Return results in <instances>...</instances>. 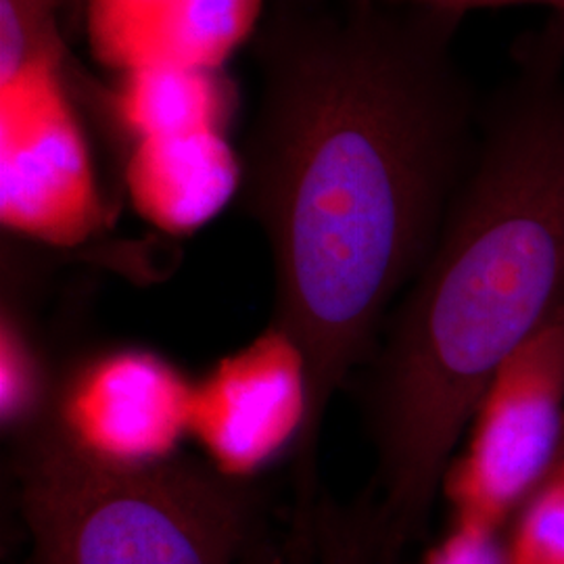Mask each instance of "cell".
Here are the masks:
<instances>
[{
	"label": "cell",
	"mask_w": 564,
	"mask_h": 564,
	"mask_svg": "<svg viewBox=\"0 0 564 564\" xmlns=\"http://www.w3.org/2000/svg\"><path fill=\"white\" fill-rule=\"evenodd\" d=\"M463 18L398 0H272L239 197L262 228L274 323L305 375L295 510L323 489L330 402L372 358L473 160L479 120L452 53Z\"/></svg>",
	"instance_id": "obj_1"
},
{
	"label": "cell",
	"mask_w": 564,
	"mask_h": 564,
	"mask_svg": "<svg viewBox=\"0 0 564 564\" xmlns=\"http://www.w3.org/2000/svg\"><path fill=\"white\" fill-rule=\"evenodd\" d=\"M564 305V15L533 36L440 237L368 360V489L395 550L421 538L506 360Z\"/></svg>",
	"instance_id": "obj_2"
},
{
	"label": "cell",
	"mask_w": 564,
	"mask_h": 564,
	"mask_svg": "<svg viewBox=\"0 0 564 564\" xmlns=\"http://www.w3.org/2000/svg\"><path fill=\"white\" fill-rule=\"evenodd\" d=\"M13 475L32 564H239L262 538L249 477L176 454L107 458L53 414L15 433Z\"/></svg>",
	"instance_id": "obj_3"
},
{
	"label": "cell",
	"mask_w": 564,
	"mask_h": 564,
	"mask_svg": "<svg viewBox=\"0 0 564 564\" xmlns=\"http://www.w3.org/2000/svg\"><path fill=\"white\" fill-rule=\"evenodd\" d=\"M564 433V305L487 387L444 489L454 523L500 531L542 489Z\"/></svg>",
	"instance_id": "obj_4"
},
{
	"label": "cell",
	"mask_w": 564,
	"mask_h": 564,
	"mask_svg": "<svg viewBox=\"0 0 564 564\" xmlns=\"http://www.w3.org/2000/svg\"><path fill=\"white\" fill-rule=\"evenodd\" d=\"M42 67L0 90V214L7 235L80 245L109 220L69 65Z\"/></svg>",
	"instance_id": "obj_5"
},
{
	"label": "cell",
	"mask_w": 564,
	"mask_h": 564,
	"mask_svg": "<svg viewBox=\"0 0 564 564\" xmlns=\"http://www.w3.org/2000/svg\"><path fill=\"white\" fill-rule=\"evenodd\" d=\"M193 389L153 354L116 351L55 387L53 416L80 444L116 460L174 454L191 426Z\"/></svg>",
	"instance_id": "obj_6"
},
{
	"label": "cell",
	"mask_w": 564,
	"mask_h": 564,
	"mask_svg": "<svg viewBox=\"0 0 564 564\" xmlns=\"http://www.w3.org/2000/svg\"><path fill=\"white\" fill-rule=\"evenodd\" d=\"M303 416L302 358L274 328L193 389L191 429L212 463L237 477H249L282 445L295 444Z\"/></svg>",
	"instance_id": "obj_7"
},
{
	"label": "cell",
	"mask_w": 564,
	"mask_h": 564,
	"mask_svg": "<svg viewBox=\"0 0 564 564\" xmlns=\"http://www.w3.org/2000/svg\"><path fill=\"white\" fill-rule=\"evenodd\" d=\"M265 0H86L93 59L120 74L149 67L223 69L263 20Z\"/></svg>",
	"instance_id": "obj_8"
},
{
	"label": "cell",
	"mask_w": 564,
	"mask_h": 564,
	"mask_svg": "<svg viewBox=\"0 0 564 564\" xmlns=\"http://www.w3.org/2000/svg\"><path fill=\"white\" fill-rule=\"evenodd\" d=\"M69 86L118 141L126 158L147 139L193 132L226 134L239 113V88L230 74L203 67H149L120 74L107 88L84 69L69 67Z\"/></svg>",
	"instance_id": "obj_9"
},
{
	"label": "cell",
	"mask_w": 564,
	"mask_h": 564,
	"mask_svg": "<svg viewBox=\"0 0 564 564\" xmlns=\"http://www.w3.org/2000/svg\"><path fill=\"white\" fill-rule=\"evenodd\" d=\"M241 178V155L220 132L147 139L126 158L132 205L170 235L209 223L239 195Z\"/></svg>",
	"instance_id": "obj_10"
},
{
	"label": "cell",
	"mask_w": 564,
	"mask_h": 564,
	"mask_svg": "<svg viewBox=\"0 0 564 564\" xmlns=\"http://www.w3.org/2000/svg\"><path fill=\"white\" fill-rule=\"evenodd\" d=\"M508 564H564V479L545 484L521 510Z\"/></svg>",
	"instance_id": "obj_11"
},
{
	"label": "cell",
	"mask_w": 564,
	"mask_h": 564,
	"mask_svg": "<svg viewBox=\"0 0 564 564\" xmlns=\"http://www.w3.org/2000/svg\"><path fill=\"white\" fill-rule=\"evenodd\" d=\"M424 564H508V554L500 531L454 523L444 542L431 550Z\"/></svg>",
	"instance_id": "obj_12"
},
{
	"label": "cell",
	"mask_w": 564,
	"mask_h": 564,
	"mask_svg": "<svg viewBox=\"0 0 564 564\" xmlns=\"http://www.w3.org/2000/svg\"><path fill=\"white\" fill-rule=\"evenodd\" d=\"M239 564H316L314 535L293 527L282 542L260 538Z\"/></svg>",
	"instance_id": "obj_13"
},
{
	"label": "cell",
	"mask_w": 564,
	"mask_h": 564,
	"mask_svg": "<svg viewBox=\"0 0 564 564\" xmlns=\"http://www.w3.org/2000/svg\"><path fill=\"white\" fill-rule=\"evenodd\" d=\"M398 2L419 4V7L449 13L456 18H464L466 13L477 9H496V7H510V4H544L564 15V0H398Z\"/></svg>",
	"instance_id": "obj_14"
},
{
	"label": "cell",
	"mask_w": 564,
	"mask_h": 564,
	"mask_svg": "<svg viewBox=\"0 0 564 564\" xmlns=\"http://www.w3.org/2000/svg\"><path fill=\"white\" fill-rule=\"evenodd\" d=\"M86 0H61V23L65 39L74 32H82V15H84Z\"/></svg>",
	"instance_id": "obj_15"
},
{
	"label": "cell",
	"mask_w": 564,
	"mask_h": 564,
	"mask_svg": "<svg viewBox=\"0 0 564 564\" xmlns=\"http://www.w3.org/2000/svg\"><path fill=\"white\" fill-rule=\"evenodd\" d=\"M556 479H564V433L563 442H561V447H558V452H556V458H554V464H552V468H550V473H547L545 484L556 481ZM544 485H542V487H544Z\"/></svg>",
	"instance_id": "obj_16"
}]
</instances>
